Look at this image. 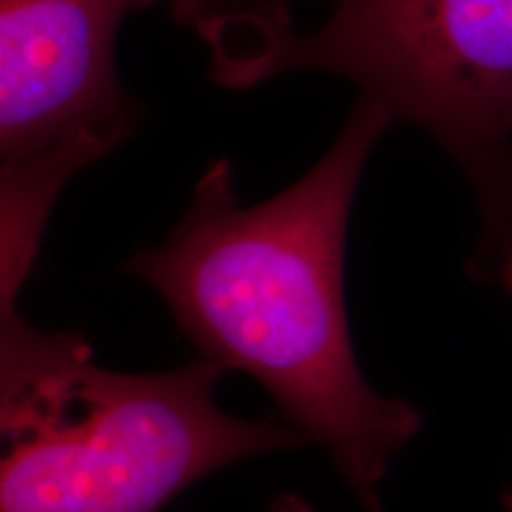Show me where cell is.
<instances>
[{
    "instance_id": "cell-1",
    "label": "cell",
    "mask_w": 512,
    "mask_h": 512,
    "mask_svg": "<svg viewBox=\"0 0 512 512\" xmlns=\"http://www.w3.org/2000/svg\"><path fill=\"white\" fill-rule=\"evenodd\" d=\"M389 124L361 98L316 166L254 207L238 202L233 166L219 159L162 245L124 264L164 299L197 354L252 375L280 418L325 448L366 512H380L392 458L420 430L411 403L363 377L344 302L351 204Z\"/></svg>"
},
{
    "instance_id": "cell-2",
    "label": "cell",
    "mask_w": 512,
    "mask_h": 512,
    "mask_svg": "<svg viewBox=\"0 0 512 512\" xmlns=\"http://www.w3.org/2000/svg\"><path fill=\"white\" fill-rule=\"evenodd\" d=\"M0 361V512H162L223 467L311 444L290 422L221 411L228 370L204 356L117 373L88 339L10 311Z\"/></svg>"
},
{
    "instance_id": "cell-3",
    "label": "cell",
    "mask_w": 512,
    "mask_h": 512,
    "mask_svg": "<svg viewBox=\"0 0 512 512\" xmlns=\"http://www.w3.org/2000/svg\"><path fill=\"white\" fill-rule=\"evenodd\" d=\"M207 46L223 86L330 74L420 126L475 185L489 240L512 247V0H332L313 29H247Z\"/></svg>"
},
{
    "instance_id": "cell-4",
    "label": "cell",
    "mask_w": 512,
    "mask_h": 512,
    "mask_svg": "<svg viewBox=\"0 0 512 512\" xmlns=\"http://www.w3.org/2000/svg\"><path fill=\"white\" fill-rule=\"evenodd\" d=\"M157 0H0L3 211L46 223L76 171L140 121L114 67L128 12Z\"/></svg>"
},
{
    "instance_id": "cell-5",
    "label": "cell",
    "mask_w": 512,
    "mask_h": 512,
    "mask_svg": "<svg viewBox=\"0 0 512 512\" xmlns=\"http://www.w3.org/2000/svg\"><path fill=\"white\" fill-rule=\"evenodd\" d=\"M302 0H174V17L197 34L245 24H287Z\"/></svg>"
},
{
    "instance_id": "cell-6",
    "label": "cell",
    "mask_w": 512,
    "mask_h": 512,
    "mask_svg": "<svg viewBox=\"0 0 512 512\" xmlns=\"http://www.w3.org/2000/svg\"><path fill=\"white\" fill-rule=\"evenodd\" d=\"M268 512H316V510H313L311 505L304 501V498H299L294 494H283V496L275 498V501L271 503V510Z\"/></svg>"
},
{
    "instance_id": "cell-7",
    "label": "cell",
    "mask_w": 512,
    "mask_h": 512,
    "mask_svg": "<svg viewBox=\"0 0 512 512\" xmlns=\"http://www.w3.org/2000/svg\"><path fill=\"white\" fill-rule=\"evenodd\" d=\"M503 280L512 290V247L508 249V259H505V266H503Z\"/></svg>"
}]
</instances>
